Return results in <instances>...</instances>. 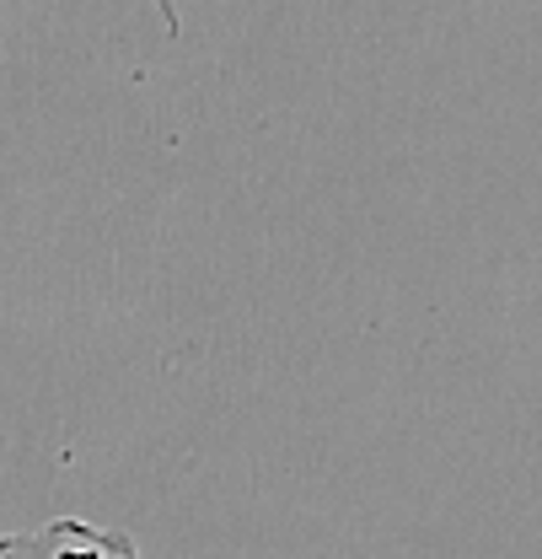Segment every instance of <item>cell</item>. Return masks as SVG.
<instances>
[{
    "label": "cell",
    "mask_w": 542,
    "mask_h": 559,
    "mask_svg": "<svg viewBox=\"0 0 542 559\" xmlns=\"http://www.w3.org/2000/svg\"><path fill=\"white\" fill-rule=\"evenodd\" d=\"M0 559H140L124 533L92 527L81 516H60L27 533H0Z\"/></svg>",
    "instance_id": "cell-1"
}]
</instances>
